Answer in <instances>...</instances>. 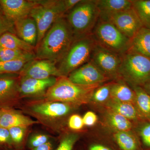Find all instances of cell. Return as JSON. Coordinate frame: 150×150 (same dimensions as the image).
Listing matches in <instances>:
<instances>
[{
  "mask_svg": "<svg viewBox=\"0 0 150 150\" xmlns=\"http://www.w3.org/2000/svg\"><path fill=\"white\" fill-rule=\"evenodd\" d=\"M79 136L76 134H67L62 139L56 150H73Z\"/></svg>",
  "mask_w": 150,
  "mask_h": 150,
  "instance_id": "f546056e",
  "label": "cell"
},
{
  "mask_svg": "<svg viewBox=\"0 0 150 150\" xmlns=\"http://www.w3.org/2000/svg\"><path fill=\"white\" fill-rule=\"evenodd\" d=\"M35 4V0H0L4 16L13 23L29 16Z\"/></svg>",
  "mask_w": 150,
  "mask_h": 150,
  "instance_id": "7c38bea8",
  "label": "cell"
},
{
  "mask_svg": "<svg viewBox=\"0 0 150 150\" xmlns=\"http://www.w3.org/2000/svg\"><path fill=\"white\" fill-rule=\"evenodd\" d=\"M91 35L96 44L119 55L130 49L131 39L110 22L99 18Z\"/></svg>",
  "mask_w": 150,
  "mask_h": 150,
  "instance_id": "52a82bcc",
  "label": "cell"
},
{
  "mask_svg": "<svg viewBox=\"0 0 150 150\" xmlns=\"http://www.w3.org/2000/svg\"><path fill=\"white\" fill-rule=\"evenodd\" d=\"M114 138L121 150H139L137 137L130 131H116Z\"/></svg>",
  "mask_w": 150,
  "mask_h": 150,
  "instance_id": "d4e9b609",
  "label": "cell"
},
{
  "mask_svg": "<svg viewBox=\"0 0 150 150\" xmlns=\"http://www.w3.org/2000/svg\"><path fill=\"white\" fill-rule=\"evenodd\" d=\"M140 135L143 143L147 146L150 147V122L142 127Z\"/></svg>",
  "mask_w": 150,
  "mask_h": 150,
  "instance_id": "e575fe53",
  "label": "cell"
},
{
  "mask_svg": "<svg viewBox=\"0 0 150 150\" xmlns=\"http://www.w3.org/2000/svg\"><path fill=\"white\" fill-rule=\"evenodd\" d=\"M19 83L17 77H0V101L11 98L19 93Z\"/></svg>",
  "mask_w": 150,
  "mask_h": 150,
  "instance_id": "603a6c76",
  "label": "cell"
},
{
  "mask_svg": "<svg viewBox=\"0 0 150 150\" xmlns=\"http://www.w3.org/2000/svg\"><path fill=\"white\" fill-rule=\"evenodd\" d=\"M25 128L14 127L8 129L11 139L16 144L21 143L24 136Z\"/></svg>",
  "mask_w": 150,
  "mask_h": 150,
  "instance_id": "4dcf8cb0",
  "label": "cell"
},
{
  "mask_svg": "<svg viewBox=\"0 0 150 150\" xmlns=\"http://www.w3.org/2000/svg\"><path fill=\"white\" fill-rule=\"evenodd\" d=\"M100 85H80L74 83L67 77L62 76L57 79L44 96L47 101L81 105L91 102L94 91Z\"/></svg>",
  "mask_w": 150,
  "mask_h": 150,
  "instance_id": "7a4b0ae2",
  "label": "cell"
},
{
  "mask_svg": "<svg viewBox=\"0 0 150 150\" xmlns=\"http://www.w3.org/2000/svg\"><path fill=\"white\" fill-rule=\"evenodd\" d=\"M2 113V112H1V111H0V121H1V117Z\"/></svg>",
  "mask_w": 150,
  "mask_h": 150,
  "instance_id": "b9f144b4",
  "label": "cell"
},
{
  "mask_svg": "<svg viewBox=\"0 0 150 150\" xmlns=\"http://www.w3.org/2000/svg\"><path fill=\"white\" fill-rule=\"evenodd\" d=\"M32 110L37 114L48 118H59L67 115L71 110L70 105L60 102L47 101L35 105Z\"/></svg>",
  "mask_w": 150,
  "mask_h": 150,
  "instance_id": "9a60e30c",
  "label": "cell"
},
{
  "mask_svg": "<svg viewBox=\"0 0 150 150\" xmlns=\"http://www.w3.org/2000/svg\"><path fill=\"white\" fill-rule=\"evenodd\" d=\"M108 110L119 113L130 121H138L142 118L134 104L110 99L105 103Z\"/></svg>",
  "mask_w": 150,
  "mask_h": 150,
  "instance_id": "ffe728a7",
  "label": "cell"
},
{
  "mask_svg": "<svg viewBox=\"0 0 150 150\" xmlns=\"http://www.w3.org/2000/svg\"><path fill=\"white\" fill-rule=\"evenodd\" d=\"M68 125L70 129L73 130H80L84 126L83 118L78 114H74L70 116Z\"/></svg>",
  "mask_w": 150,
  "mask_h": 150,
  "instance_id": "d6a6232c",
  "label": "cell"
},
{
  "mask_svg": "<svg viewBox=\"0 0 150 150\" xmlns=\"http://www.w3.org/2000/svg\"><path fill=\"white\" fill-rule=\"evenodd\" d=\"M7 32L15 33L14 23L4 16L0 15V37Z\"/></svg>",
  "mask_w": 150,
  "mask_h": 150,
  "instance_id": "1f68e13d",
  "label": "cell"
},
{
  "mask_svg": "<svg viewBox=\"0 0 150 150\" xmlns=\"http://www.w3.org/2000/svg\"><path fill=\"white\" fill-rule=\"evenodd\" d=\"M96 44L91 35L75 38L59 63L58 69L62 76L68 77L75 70L89 62Z\"/></svg>",
  "mask_w": 150,
  "mask_h": 150,
  "instance_id": "8992f818",
  "label": "cell"
},
{
  "mask_svg": "<svg viewBox=\"0 0 150 150\" xmlns=\"http://www.w3.org/2000/svg\"><path fill=\"white\" fill-rule=\"evenodd\" d=\"M122 55L105 49L98 44L92 54L90 61L109 80L119 79Z\"/></svg>",
  "mask_w": 150,
  "mask_h": 150,
  "instance_id": "ba28073f",
  "label": "cell"
},
{
  "mask_svg": "<svg viewBox=\"0 0 150 150\" xmlns=\"http://www.w3.org/2000/svg\"><path fill=\"white\" fill-rule=\"evenodd\" d=\"M82 118L84 125L88 126H93L98 120L97 116L96 113L91 111L86 112Z\"/></svg>",
  "mask_w": 150,
  "mask_h": 150,
  "instance_id": "d590c367",
  "label": "cell"
},
{
  "mask_svg": "<svg viewBox=\"0 0 150 150\" xmlns=\"http://www.w3.org/2000/svg\"><path fill=\"white\" fill-rule=\"evenodd\" d=\"M36 123V121L18 112L5 111L2 113L0 127L8 129L14 127L26 128Z\"/></svg>",
  "mask_w": 150,
  "mask_h": 150,
  "instance_id": "d6986e66",
  "label": "cell"
},
{
  "mask_svg": "<svg viewBox=\"0 0 150 150\" xmlns=\"http://www.w3.org/2000/svg\"><path fill=\"white\" fill-rule=\"evenodd\" d=\"M130 51L150 58V29L143 27L131 39Z\"/></svg>",
  "mask_w": 150,
  "mask_h": 150,
  "instance_id": "e0dca14e",
  "label": "cell"
},
{
  "mask_svg": "<svg viewBox=\"0 0 150 150\" xmlns=\"http://www.w3.org/2000/svg\"><path fill=\"white\" fill-rule=\"evenodd\" d=\"M142 87L146 92L150 95V79L146 82L145 83Z\"/></svg>",
  "mask_w": 150,
  "mask_h": 150,
  "instance_id": "60d3db41",
  "label": "cell"
},
{
  "mask_svg": "<svg viewBox=\"0 0 150 150\" xmlns=\"http://www.w3.org/2000/svg\"><path fill=\"white\" fill-rule=\"evenodd\" d=\"M55 62L45 59H35L25 65L19 74L21 77L45 79L51 77H62Z\"/></svg>",
  "mask_w": 150,
  "mask_h": 150,
  "instance_id": "8fae6325",
  "label": "cell"
},
{
  "mask_svg": "<svg viewBox=\"0 0 150 150\" xmlns=\"http://www.w3.org/2000/svg\"><path fill=\"white\" fill-rule=\"evenodd\" d=\"M53 145L51 142H48L39 146L32 149V150H53Z\"/></svg>",
  "mask_w": 150,
  "mask_h": 150,
  "instance_id": "f35d334b",
  "label": "cell"
},
{
  "mask_svg": "<svg viewBox=\"0 0 150 150\" xmlns=\"http://www.w3.org/2000/svg\"><path fill=\"white\" fill-rule=\"evenodd\" d=\"M101 20L110 22L130 39L143 27L133 7Z\"/></svg>",
  "mask_w": 150,
  "mask_h": 150,
  "instance_id": "9c48e42d",
  "label": "cell"
},
{
  "mask_svg": "<svg viewBox=\"0 0 150 150\" xmlns=\"http://www.w3.org/2000/svg\"><path fill=\"white\" fill-rule=\"evenodd\" d=\"M65 17L75 38L91 35L99 18L96 0H81Z\"/></svg>",
  "mask_w": 150,
  "mask_h": 150,
  "instance_id": "3957f363",
  "label": "cell"
},
{
  "mask_svg": "<svg viewBox=\"0 0 150 150\" xmlns=\"http://www.w3.org/2000/svg\"><path fill=\"white\" fill-rule=\"evenodd\" d=\"M75 38L65 16L58 19L35 48L36 59L59 63L64 57Z\"/></svg>",
  "mask_w": 150,
  "mask_h": 150,
  "instance_id": "6da1fadb",
  "label": "cell"
},
{
  "mask_svg": "<svg viewBox=\"0 0 150 150\" xmlns=\"http://www.w3.org/2000/svg\"><path fill=\"white\" fill-rule=\"evenodd\" d=\"M106 119L108 125L116 131H130L132 129L131 121L117 112L108 110Z\"/></svg>",
  "mask_w": 150,
  "mask_h": 150,
  "instance_id": "cb8c5ba5",
  "label": "cell"
},
{
  "mask_svg": "<svg viewBox=\"0 0 150 150\" xmlns=\"http://www.w3.org/2000/svg\"><path fill=\"white\" fill-rule=\"evenodd\" d=\"M96 4L100 19L133 7L131 0H96Z\"/></svg>",
  "mask_w": 150,
  "mask_h": 150,
  "instance_id": "2e32d148",
  "label": "cell"
},
{
  "mask_svg": "<svg viewBox=\"0 0 150 150\" xmlns=\"http://www.w3.org/2000/svg\"><path fill=\"white\" fill-rule=\"evenodd\" d=\"M81 0H64V3L67 13L74 7Z\"/></svg>",
  "mask_w": 150,
  "mask_h": 150,
  "instance_id": "74e56055",
  "label": "cell"
},
{
  "mask_svg": "<svg viewBox=\"0 0 150 150\" xmlns=\"http://www.w3.org/2000/svg\"><path fill=\"white\" fill-rule=\"evenodd\" d=\"M36 59L35 52L8 48H0V62H8L20 59Z\"/></svg>",
  "mask_w": 150,
  "mask_h": 150,
  "instance_id": "4316f807",
  "label": "cell"
},
{
  "mask_svg": "<svg viewBox=\"0 0 150 150\" xmlns=\"http://www.w3.org/2000/svg\"><path fill=\"white\" fill-rule=\"evenodd\" d=\"M67 77L74 83L82 86L102 85L110 80L90 61L71 73Z\"/></svg>",
  "mask_w": 150,
  "mask_h": 150,
  "instance_id": "30bf717a",
  "label": "cell"
},
{
  "mask_svg": "<svg viewBox=\"0 0 150 150\" xmlns=\"http://www.w3.org/2000/svg\"><path fill=\"white\" fill-rule=\"evenodd\" d=\"M48 142V137L44 134H36L31 137L29 142V146L33 149Z\"/></svg>",
  "mask_w": 150,
  "mask_h": 150,
  "instance_id": "836d02e7",
  "label": "cell"
},
{
  "mask_svg": "<svg viewBox=\"0 0 150 150\" xmlns=\"http://www.w3.org/2000/svg\"><path fill=\"white\" fill-rule=\"evenodd\" d=\"M112 82L104 83L96 89L92 96L91 101L97 103H105L110 99Z\"/></svg>",
  "mask_w": 150,
  "mask_h": 150,
  "instance_id": "f1b7e54d",
  "label": "cell"
},
{
  "mask_svg": "<svg viewBox=\"0 0 150 150\" xmlns=\"http://www.w3.org/2000/svg\"><path fill=\"white\" fill-rule=\"evenodd\" d=\"M135 93L126 82L121 79L112 82L110 98L121 102L135 104Z\"/></svg>",
  "mask_w": 150,
  "mask_h": 150,
  "instance_id": "ac0fdd59",
  "label": "cell"
},
{
  "mask_svg": "<svg viewBox=\"0 0 150 150\" xmlns=\"http://www.w3.org/2000/svg\"><path fill=\"white\" fill-rule=\"evenodd\" d=\"M11 141L8 129L0 127V143L7 144Z\"/></svg>",
  "mask_w": 150,
  "mask_h": 150,
  "instance_id": "8d00e7d4",
  "label": "cell"
},
{
  "mask_svg": "<svg viewBox=\"0 0 150 150\" xmlns=\"http://www.w3.org/2000/svg\"><path fill=\"white\" fill-rule=\"evenodd\" d=\"M14 26L17 36L35 48L38 31L35 20L29 16L14 23Z\"/></svg>",
  "mask_w": 150,
  "mask_h": 150,
  "instance_id": "5bb4252c",
  "label": "cell"
},
{
  "mask_svg": "<svg viewBox=\"0 0 150 150\" xmlns=\"http://www.w3.org/2000/svg\"><path fill=\"white\" fill-rule=\"evenodd\" d=\"M89 150H110L109 148L100 144H95L91 146Z\"/></svg>",
  "mask_w": 150,
  "mask_h": 150,
  "instance_id": "ab89813d",
  "label": "cell"
},
{
  "mask_svg": "<svg viewBox=\"0 0 150 150\" xmlns=\"http://www.w3.org/2000/svg\"><path fill=\"white\" fill-rule=\"evenodd\" d=\"M132 87L135 93V107L142 118L150 119V95L142 87Z\"/></svg>",
  "mask_w": 150,
  "mask_h": 150,
  "instance_id": "7402d4cb",
  "label": "cell"
},
{
  "mask_svg": "<svg viewBox=\"0 0 150 150\" xmlns=\"http://www.w3.org/2000/svg\"><path fill=\"white\" fill-rule=\"evenodd\" d=\"M132 7L143 27L150 29V0H131Z\"/></svg>",
  "mask_w": 150,
  "mask_h": 150,
  "instance_id": "484cf974",
  "label": "cell"
},
{
  "mask_svg": "<svg viewBox=\"0 0 150 150\" xmlns=\"http://www.w3.org/2000/svg\"><path fill=\"white\" fill-rule=\"evenodd\" d=\"M150 79V58L130 51L122 55L119 79L142 87Z\"/></svg>",
  "mask_w": 150,
  "mask_h": 150,
  "instance_id": "277c9868",
  "label": "cell"
},
{
  "mask_svg": "<svg viewBox=\"0 0 150 150\" xmlns=\"http://www.w3.org/2000/svg\"><path fill=\"white\" fill-rule=\"evenodd\" d=\"M0 48L35 52V48L22 40L15 33L7 32L0 37Z\"/></svg>",
  "mask_w": 150,
  "mask_h": 150,
  "instance_id": "44dd1931",
  "label": "cell"
},
{
  "mask_svg": "<svg viewBox=\"0 0 150 150\" xmlns=\"http://www.w3.org/2000/svg\"><path fill=\"white\" fill-rule=\"evenodd\" d=\"M31 60L25 59L0 62V75L19 74L25 65Z\"/></svg>",
  "mask_w": 150,
  "mask_h": 150,
  "instance_id": "83f0119b",
  "label": "cell"
},
{
  "mask_svg": "<svg viewBox=\"0 0 150 150\" xmlns=\"http://www.w3.org/2000/svg\"><path fill=\"white\" fill-rule=\"evenodd\" d=\"M57 80L56 77H51L45 79L21 77L19 91L23 96L39 95L45 93L56 83Z\"/></svg>",
  "mask_w": 150,
  "mask_h": 150,
  "instance_id": "4fadbf2b",
  "label": "cell"
},
{
  "mask_svg": "<svg viewBox=\"0 0 150 150\" xmlns=\"http://www.w3.org/2000/svg\"><path fill=\"white\" fill-rule=\"evenodd\" d=\"M35 1V5L30 16L35 20L37 25V46L52 25L58 19L66 15L67 11L64 0Z\"/></svg>",
  "mask_w": 150,
  "mask_h": 150,
  "instance_id": "5b68a950",
  "label": "cell"
}]
</instances>
